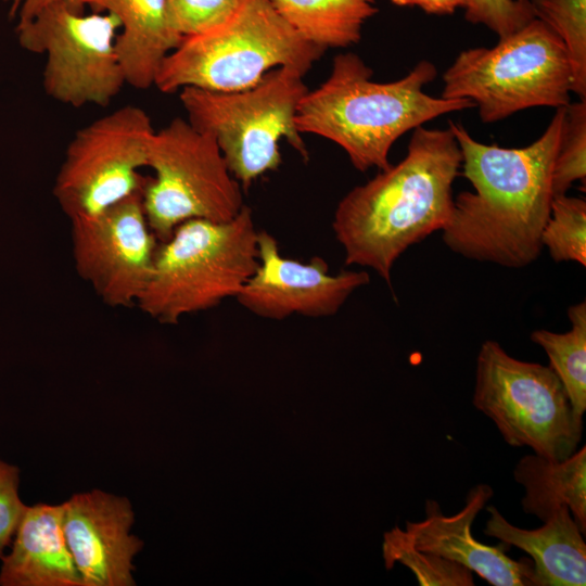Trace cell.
<instances>
[{
	"label": "cell",
	"mask_w": 586,
	"mask_h": 586,
	"mask_svg": "<svg viewBox=\"0 0 586 586\" xmlns=\"http://www.w3.org/2000/svg\"><path fill=\"white\" fill-rule=\"evenodd\" d=\"M142 202L160 242L190 219L215 222L234 218L242 207V187L230 173L216 140L176 117L154 131L148 148Z\"/></svg>",
	"instance_id": "obj_9"
},
{
	"label": "cell",
	"mask_w": 586,
	"mask_h": 586,
	"mask_svg": "<svg viewBox=\"0 0 586 586\" xmlns=\"http://www.w3.org/2000/svg\"><path fill=\"white\" fill-rule=\"evenodd\" d=\"M461 163L449 128H415L399 163L353 188L339 202L332 229L345 264L371 268L391 285L400 255L448 224Z\"/></svg>",
	"instance_id": "obj_2"
},
{
	"label": "cell",
	"mask_w": 586,
	"mask_h": 586,
	"mask_svg": "<svg viewBox=\"0 0 586 586\" xmlns=\"http://www.w3.org/2000/svg\"><path fill=\"white\" fill-rule=\"evenodd\" d=\"M489 485L473 486L464 507L454 515H445L435 500H426L425 519L406 522V533L412 545L460 563L493 586H534L531 561L513 560L506 547L488 546L472 535V524L479 512L493 497Z\"/></svg>",
	"instance_id": "obj_15"
},
{
	"label": "cell",
	"mask_w": 586,
	"mask_h": 586,
	"mask_svg": "<svg viewBox=\"0 0 586 586\" xmlns=\"http://www.w3.org/2000/svg\"><path fill=\"white\" fill-rule=\"evenodd\" d=\"M323 51L300 35L271 0H242L225 22L183 37L163 61L154 86L163 93L184 87L243 90L278 67L306 74Z\"/></svg>",
	"instance_id": "obj_4"
},
{
	"label": "cell",
	"mask_w": 586,
	"mask_h": 586,
	"mask_svg": "<svg viewBox=\"0 0 586 586\" xmlns=\"http://www.w3.org/2000/svg\"><path fill=\"white\" fill-rule=\"evenodd\" d=\"M18 496V469L0 460V558L25 510Z\"/></svg>",
	"instance_id": "obj_28"
},
{
	"label": "cell",
	"mask_w": 586,
	"mask_h": 586,
	"mask_svg": "<svg viewBox=\"0 0 586 586\" xmlns=\"http://www.w3.org/2000/svg\"><path fill=\"white\" fill-rule=\"evenodd\" d=\"M536 18L563 42L572 68V92L586 100V0H530Z\"/></svg>",
	"instance_id": "obj_23"
},
{
	"label": "cell",
	"mask_w": 586,
	"mask_h": 586,
	"mask_svg": "<svg viewBox=\"0 0 586 586\" xmlns=\"http://www.w3.org/2000/svg\"><path fill=\"white\" fill-rule=\"evenodd\" d=\"M62 505L25 507L2 556L1 586H84L68 548Z\"/></svg>",
	"instance_id": "obj_16"
},
{
	"label": "cell",
	"mask_w": 586,
	"mask_h": 586,
	"mask_svg": "<svg viewBox=\"0 0 586 586\" xmlns=\"http://www.w3.org/2000/svg\"><path fill=\"white\" fill-rule=\"evenodd\" d=\"M571 329L564 333L537 329L530 335L549 358V367L562 383L573 410H586V303L569 307Z\"/></svg>",
	"instance_id": "obj_21"
},
{
	"label": "cell",
	"mask_w": 586,
	"mask_h": 586,
	"mask_svg": "<svg viewBox=\"0 0 586 586\" xmlns=\"http://www.w3.org/2000/svg\"><path fill=\"white\" fill-rule=\"evenodd\" d=\"M472 403L497 426L505 442L564 460L577 450L583 417L549 366L519 360L493 340L476 356Z\"/></svg>",
	"instance_id": "obj_8"
},
{
	"label": "cell",
	"mask_w": 586,
	"mask_h": 586,
	"mask_svg": "<svg viewBox=\"0 0 586 586\" xmlns=\"http://www.w3.org/2000/svg\"><path fill=\"white\" fill-rule=\"evenodd\" d=\"M565 117L566 106L557 107L544 133L519 149L484 144L460 123L448 122L461 152L462 175L474 189L454 198L442 230L451 252L515 269L537 260L555 198L552 168Z\"/></svg>",
	"instance_id": "obj_1"
},
{
	"label": "cell",
	"mask_w": 586,
	"mask_h": 586,
	"mask_svg": "<svg viewBox=\"0 0 586 586\" xmlns=\"http://www.w3.org/2000/svg\"><path fill=\"white\" fill-rule=\"evenodd\" d=\"M258 231L244 205L232 219H190L156 250L137 305L152 319L176 324L190 314L235 297L258 265Z\"/></svg>",
	"instance_id": "obj_5"
},
{
	"label": "cell",
	"mask_w": 586,
	"mask_h": 586,
	"mask_svg": "<svg viewBox=\"0 0 586 586\" xmlns=\"http://www.w3.org/2000/svg\"><path fill=\"white\" fill-rule=\"evenodd\" d=\"M257 246V268L235 298L263 318L335 315L357 289L370 281L369 273L361 270L330 273L328 263L319 256L308 263L284 257L277 240L267 231H258Z\"/></svg>",
	"instance_id": "obj_13"
},
{
	"label": "cell",
	"mask_w": 586,
	"mask_h": 586,
	"mask_svg": "<svg viewBox=\"0 0 586 586\" xmlns=\"http://www.w3.org/2000/svg\"><path fill=\"white\" fill-rule=\"evenodd\" d=\"M443 81L442 98L470 100L483 123H495L531 107L568 106L573 76L563 42L535 17L494 47L461 51Z\"/></svg>",
	"instance_id": "obj_7"
},
{
	"label": "cell",
	"mask_w": 586,
	"mask_h": 586,
	"mask_svg": "<svg viewBox=\"0 0 586 586\" xmlns=\"http://www.w3.org/2000/svg\"><path fill=\"white\" fill-rule=\"evenodd\" d=\"M464 17L472 24H482L505 38L534 20L530 0H467Z\"/></svg>",
	"instance_id": "obj_26"
},
{
	"label": "cell",
	"mask_w": 586,
	"mask_h": 586,
	"mask_svg": "<svg viewBox=\"0 0 586 586\" xmlns=\"http://www.w3.org/2000/svg\"><path fill=\"white\" fill-rule=\"evenodd\" d=\"M81 1L93 12L117 17L115 51L126 84L137 89L154 86L163 61L182 40L171 24L167 0Z\"/></svg>",
	"instance_id": "obj_18"
},
{
	"label": "cell",
	"mask_w": 586,
	"mask_h": 586,
	"mask_svg": "<svg viewBox=\"0 0 586 586\" xmlns=\"http://www.w3.org/2000/svg\"><path fill=\"white\" fill-rule=\"evenodd\" d=\"M304 76L294 67L282 66L243 90L180 89L188 122L216 140L230 173L244 191L258 177L279 167L281 140L308 160L295 124L300 101L307 91Z\"/></svg>",
	"instance_id": "obj_6"
},
{
	"label": "cell",
	"mask_w": 586,
	"mask_h": 586,
	"mask_svg": "<svg viewBox=\"0 0 586 586\" xmlns=\"http://www.w3.org/2000/svg\"><path fill=\"white\" fill-rule=\"evenodd\" d=\"M357 54H337L329 77L301 99L295 124L341 146L359 171L386 169L390 151L405 132L441 115L475 107L467 99L434 98L423 88L437 75L420 61L403 78L380 82Z\"/></svg>",
	"instance_id": "obj_3"
},
{
	"label": "cell",
	"mask_w": 586,
	"mask_h": 586,
	"mask_svg": "<svg viewBox=\"0 0 586 586\" xmlns=\"http://www.w3.org/2000/svg\"><path fill=\"white\" fill-rule=\"evenodd\" d=\"M382 553L387 570L396 562L407 566L421 586H473L472 572L442 556L417 549L405 530L384 533Z\"/></svg>",
	"instance_id": "obj_22"
},
{
	"label": "cell",
	"mask_w": 586,
	"mask_h": 586,
	"mask_svg": "<svg viewBox=\"0 0 586 586\" xmlns=\"http://www.w3.org/2000/svg\"><path fill=\"white\" fill-rule=\"evenodd\" d=\"M487 511L491 517L483 533L532 557L534 586H585L584 534L566 506L534 530L511 524L494 506H488Z\"/></svg>",
	"instance_id": "obj_17"
},
{
	"label": "cell",
	"mask_w": 586,
	"mask_h": 586,
	"mask_svg": "<svg viewBox=\"0 0 586 586\" xmlns=\"http://www.w3.org/2000/svg\"><path fill=\"white\" fill-rule=\"evenodd\" d=\"M119 27L111 13L85 14L54 4L17 24L16 33L23 48L46 54L49 97L74 107L106 106L126 84L115 51Z\"/></svg>",
	"instance_id": "obj_10"
},
{
	"label": "cell",
	"mask_w": 586,
	"mask_h": 586,
	"mask_svg": "<svg viewBox=\"0 0 586 586\" xmlns=\"http://www.w3.org/2000/svg\"><path fill=\"white\" fill-rule=\"evenodd\" d=\"M63 508L65 538L82 585H133L132 559L142 542L129 533L128 499L93 491L72 496Z\"/></svg>",
	"instance_id": "obj_14"
},
{
	"label": "cell",
	"mask_w": 586,
	"mask_h": 586,
	"mask_svg": "<svg viewBox=\"0 0 586 586\" xmlns=\"http://www.w3.org/2000/svg\"><path fill=\"white\" fill-rule=\"evenodd\" d=\"M11 2L10 14L11 16H18V23L23 24L36 15L42 10L54 4H64L75 11L84 12L85 5L81 0H5Z\"/></svg>",
	"instance_id": "obj_29"
},
{
	"label": "cell",
	"mask_w": 586,
	"mask_h": 586,
	"mask_svg": "<svg viewBox=\"0 0 586 586\" xmlns=\"http://www.w3.org/2000/svg\"><path fill=\"white\" fill-rule=\"evenodd\" d=\"M513 479L525 494L521 506L526 514L545 522L566 506L585 535L586 532V446L564 460L536 454L525 455L514 467Z\"/></svg>",
	"instance_id": "obj_19"
},
{
	"label": "cell",
	"mask_w": 586,
	"mask_h": 586,
	"mask_svg": "<svg viewBox=\"0 0 586 586\" xmlns=\"http://www.w3.org/2000/svg\"><path fill=\"white\" fill-rule=\"evenodd\" d=\"M398 7H419L429 14H453L458 8H464L467 0H391Z\"/></svg>",
	"instance_id": "obj_30"
},
{
	"label": "cell",
	"mask_w": 586,
	"mask_h": 586,
	"mask_svg": "<svg viewBox=\"0 0 586 586\" xmlns=\"http://www.w3.org/2000/svg\"><path fill=\"white\" fill-rule=\"evenodd\" d=\"M242 0H167L171 24L183 38L225 22Z\"/></svg>",
	"instance_id": "obj_27"
},
{
	"label": "cell",
	"mask_w": 586,
	"mask_h": 586,
	"mask_svg": "<svg viewBox=\"0 0 586 586\" xmlns=\"http://www.w3.org/2000/svg\"><path fill=\"white\" fill-rule=\"evenodd\" d=\"M149 114L124 105L76 131L53 184V195L71 219L99 214L141 190L154 133Z\"/></svg>",
	"instance_id": "obj_11"
},
{
	"label": "cell",
	"mask_w": 586,
	"mask_h": 586,
	"mask_svg": "<svg viewBox=\"0 0 586 586\" xmlns=\"http://www.w3.org/2000/svg\"><path fill=\"white\" fill-rule=\"evenodd\" d=\"M271 1L300 35L322 50L357 43L365 23L378 12L375 0Z\"/></svg>",
	"instance_id": "obj_20"
},
{
	"label": "cell",
	"mask_w": 586,
	"mask_h": 586,
	"mask_svg": "<svg viewBox=\"0 0 586 586\" xmlns=\"http://www.w3.org/2000/svg\"><path fill=\"white\" fill-rule=\"evenodd\" d=\"M543 247L557 262L586 266V201L578 196L557 195L542 232Z\"/></svg>",
	"instance_id": "obj_24"
},
{
	"label": "cell",
	"mask_w": 586,
	"mask_h": 586,
	"mask_svg": "<svg viewBox=\"0 0 586 586\" xmlns=\"http://www.w3.org/2000/svg\"><path fill=\"white\" fill-rule=\"evenodd\" d=\"M142 189L97 215L71 219L75 269L111 307L137 305L152 275L160 241Z\"/></svg>",
	"instance_id": "obj_12"
},
{
	"label": "cell",
	"mask_w": 586,
	"mask_h": 586,
	"mask_svg": "<svg viewBox=\"0 0 586 586\" xmlns=\"http://www.w3.org/2000/svg\"><path fill=\"white\" fill-rule=\"evenodd\" d=\"M586 179V100L566 106L565 124L552 168L555 196Z\"/></svg>",
	"instance_id": "obj_25"
}]
</instances>
